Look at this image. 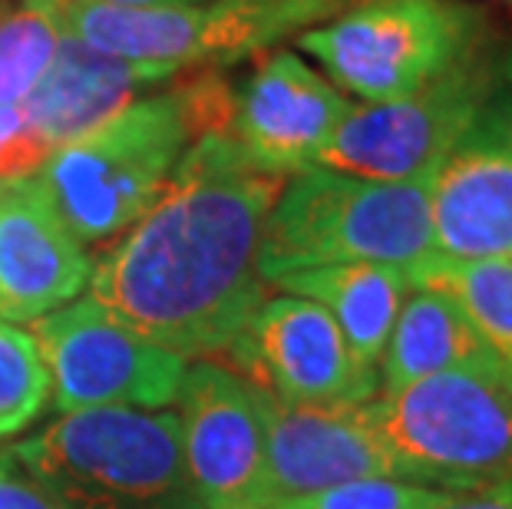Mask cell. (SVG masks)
<instances>
[{
  "label": "cell",
  "instance_id": "1",
  "mask_svg": "<svg viewBox=\"0 0 512 509\" xmlns=\"http://www.w3.org/2000/svg\"><path fill=\"white\" fill-rule=\"evenodd\" d=\"M285 182L228 136L195 139L152 209L93 265L90 298L182 361L232 348L265 301L261 232Z\"/></svg>",
  "mask_w": 512,
  "mask_h": 509
},
{
  "label": "cell",
  "instance_id": "2",
  "mask_svg": "<svg viewBox=\"0 0 512 509\" xmlns=\"http://www.w3.org/2000/svg\"><path fill=\"white\" fill-rule=\"evenodd\" d=\"M433 258L430 182H374L311 166L288 176L261 232L258 272L390 265L413 275Z\"/></svg>",
  "mask_w": 512,
  "mask_h": 509
},
{
  "label": "cell",
  "instance_id": "3",
  "mask_svg": "<svg viewBox=\"0 0 512 509\" xmlns=\"http://www.w3.org/2000/svg\"><path fill=\"white\" fill-rule=\"evenodd\" d=\"M202 136L192 83H182L123 106L100 126L57 146L40 166L37 182L83 245L106 242L143 219L179 159Z\"/></svg>",
  "mask_w": 512,
  "mask_h": 509
},
{
  "label": "cell",
  "instance_id": "4",
  "mask_svg": "<svg viewBox=\"0 0 512 509\" xmlns=\"http://www.w3.org/2000/svg\"><path fill=\"white\" fill-rule=\"evenodd\" d=\"M7 453L63 509H205L169 410H76Z\"/></svg>",
  "mask_w": 512,
  "mask_h": 509
},
{
  "label": "cell",
  "instance_id": "5",
  "mask_svg": "<svg viewBox=\"0 0 512 509\" xmlns=\"http://www.w3.org/2000/svg\"><path fill=\"white\" fill-rule=\"evenodd\" d=\"M403 480L479 490L512 480V391L496 374L446 371L361 404Z\"/></svg>",
  "mask_w": 512,
  "mask_h": 509
},
{
  "label": "cell",
  "instance_id": "6",
  "mask_svg": "<svg viewBox=\"0 0 512 509\" xmlns=\"http://www.w3.org/2000/svg\"><path fill=\"white\" fill-rule=\"evenodd\" d=\"M483 34V10L466 0H357L324 27L304 30L298 47L334 86L390 103L483 57Z\"/></svg>",
  "mask_w": 512,
  "mask_h": 509
},
{
  "label": "cell",
  "instance_id": "7",
  "mask_svg": "<svg viewBox=\"0 0 512 509\" xmlns=\"http://www.w3.org/2000/svg\"><path fill=\"white\" fill-rule=\"evenodd\" d=\"M354 0H205L182 7H106L90 0H60L63 27L90 47L126 60L169 63H235L271 50L291 34L318 27Z\"/></svg>",
  "mask_w": 512,
  "mask_h": 509
},
{
  "label": "cell",
  "instance_id": "8",
  "mask_svg": "<svg viewBox=\"0 0 512 509\" xmlns=\"http://www.w3.org/2000/svg\"><path fill=\"white\" fill-rule=\"evenodd\" d=\"M60 414L100 407L162 410L176 404L185 364L93 298L43 314L30 328Z\"/></svg>",
  "mask_w": 512,
  "mask_h": 509
},
{
  "label": "cell",
  "instance_id": "9",
  "mask_svg": "<svg viewBox=\"0 0 512 509\" xmlns=\"http://www.w3.org/2000/svg\"><path fill=\"white\" fill-rule=\"evenodd\" d=\"M489 100L493 73L476 57L403 100L354 106L318 166L374 182H430Z\"/></svg>",
  "mask_w": 512,
  "mask_h": 509
},
{
  "label": "cell",
  "instance_id": "10",
  "mask_svg": "<svg viewBox=\"0 0 512 509\" xmlns=\"http://www.w3.org/2000/svg\"><path fill=\"white\" fill-rule=\"evenodd\" d=\"M232 354L268 397L288 407H357L380 391V371L354 357L321 305L265 298L232 341Z\"/></svg>",
  "mask_w": 512,
  "mask_h": 509
},
{
  "label": "cell",
  "instance_id": "11",
  "mask_svg": "<svg viewBox=\"0 0 512 509\" xmlns=\"http://www.w3.org/2000/svg\"><path fill=\"white\" fill-rule=\"evenodd\" d=\"M176 400L182 457L205 509H265V391L232 367L195 361Z\"/></svg>",
  "mask_w": 512,
  "mask_h": 509
},
{
  "label": "cell",
  "instance_id": "12",
  "mask_svg": "<svg viewBox=\"0 0 512 509\" xmlns=\"http://www.w3.org/2000/svg\"><path fill=\"white\" fill-rule=\"evenodd\" d=\"M433 255L512 258V103L489 100L430 179Z\"/></svg>",
  "mask_w": 512,
  "mask_h": 509
},
{
  "label": "cell",
  "instance_id": "13",
  "mask_svg": "<svg viewBox=\"0 0 512 509\" xmlns=\"http://www.w3.org/2000/svg\"><path fill=\"white\" fill-rule=\"evenodd\" d=\"M354 103L321 77L298 53L281 50L268 57L235 90V116L228 139L275 176H298L318 166Z\"/></svg>",
  "mask_w": 512,
  "mask_h": 509
},
{
  "label": "cell",
  "instance_id": "14",
  "mask_svg": "<svg viewBox=\"0 0 512 509\" xmlns=\"http://www.w3.org/2000/svg\"><path fill=\"white\" fill-rule=\"evenodd\" d=\"M90 278L93 258L37 176L7 182L0 192V318L34 324L76 301Z\"/></svg>",
  "mask_w": 512,
  "mask_h": 509
},
{
  "label": "cell",
  "instance_id": "15",
  "mask_svg": "<svg viewBox=\"0 0 512 509\" xmlns=\"http://www.w3.org/2000/svg\"><path fill=\"white\" fill-rule=\"evenodd\" d=\"M265 457L268 506L367 476L403 480L397 460L367 427L361 404L288 407L265 394Z\"/></svg>",
  "mask_w": 512,
  "mask_h": 509
},
{
  "label": "cell",
  "instance_id": "16",
  "mask_svg": "<svg viewBox=\"0 0 512 509\" xmlns=\"http://www.w3.org/2000/svg\"><path fill=\"white\" fill-rule=\"evenodd\" d=\"M176 73L182 70L169 63L126 60L90 47L67 30L50 70L17 110L43 143L57 149L86 129L100 126L123 106L136 103L143 90L172 80Z\"/></svg>",
  "mask_w": 512,
  "mask_h": 509
},
{
  "label": "cell",
  "instance_id": "17",
  "mask_svg": "<svg viewBox=\"0 0 512 509\" xmlns=\"http://www.w3.org/2000/svg\"><path fill=\"white\" fill-rule=\"evenodd\" d=\"M271 285L321 305L367 367H380L397 314L413 291L410 275L390 265H321L281 275Z\"/></svg>",
  "mask_w": 512,
  "mask_h": 509
},
{
  "label": "cell",
  "instance_id": "18",
  "mask_svg": "<svg viewBox=\"0 0 512 509\" xmlns=\"http://www.w3.org/2000/svg\"><path fill=\"white\" fill-rule=\"evenodd\" d=\"M377 371L380 391H397L446 371H486L499 377L470 318L437 288H413L407 295Z\"/></svg>",
  "mask_w": 512,
  "mask_h": 509
},
{
  "label": "cell",
  "instance_id": "19",
  "mask_svg": "<svg viewBox=\"0 0 512 509\" xmlns=\"http://www.w3.org/2000/svg\"><path fill=\"white\" fill-rule=\"evenodd\" d=\"M413 288L450 295L483 338L499 377L512 391V258L450 262L433 255L410 275Z\"/></svg>",
  "mask_w": 512,
  "mask_h": 509
},
{
  "label": "cell",
  "instance_id": "20",
  "mask_svg": "<svg viewBox=\"0 0 512 509\" xmlns=\"http://www.w3.org/2000/svg\"><path fill=\"white\" fill-rule=\"evenodd\" d=\"M63 34L60 0H20L0 14V106L17 110L34 93Z\"/></svg>",
  "mask_w": 512,
  "mask_h": 509
},
{
  "label": "cell",
  "instance_id": "21",
  "mask_svg": "<svg viewBox=\"0 0 512 509\" xmlns=\"http://www.w3.org/2000/svg\"><path fill=\"white\" fill-rule=\"evenodd\" d=\"M50 374L30 331L0 318V440L27 430L47 407Z\"/></svg>",
  "mask_w": 512,
  "mask_h": 509
},
{
  "label": "cell",
  "instance_id": "22",
  "mask_svg": "<svg viewBox=\"0 0 512 509\" xmlns=\"http://www.w3.org/2000/svg\"><path fill=\"white\" fill-rule=\"evenodd\" d=\"M450 493L453 490L410 483L400 476H367V480H351L331 490L275 500L268 509H433Z\"/></svg>",
  "mask_w": 512,
  "mask_h": 509
},
{
  "label": "cell",
  "instance_id": "23",
  "mask_svg": "<svg viewBox=\"0 0 512 509\" xmlns=\"http://www.w3.org/2000/svg\"><path fill=\"white\" fill-rule=\"evenodd\" d=\"M53 149L27 126L20 110L0 106V182L37 176Z\"/></svg>",
  "mask_w": 512,
  "mask_h": 509
},
{
  "label": "cell",
  "instance_id": "24",
  "mask_svg": "<svg viewBox=\"0 0 512 509\" xmlns=\"http://www.w3.org/2000/svg\"><path fill=\"white\" fill-rule=\"evenodd\" d=\"M0 509H63L37 476L4 450L0 453Z\"/></svg>",
  "mask_w": 512,
  "mask_h": 509
},
{
  "label": "cell",
  "instance_id": "25",
  "mask_svg": "<svg viewBox=\"0 0 512 509\" xmlns=\"http://www.w3.org/2000/svg\"><path fill=\"white\" fill-rule=\"evenodd\" d=\"M433 509H512V480L479 486V490L450 493Z\"/></svg>",
  "mask_w": 512,
  "mask_h": 509
},
{
  "label": "cell",
  "instance_id": "26",
  "mask_svg": "<svg viewBox=\"0 0 512 509\" xmlns=\"http://www.w3.org/2000/svg\"><path fill=\"white\" fill-rule=\"evenodd\" d=\"M90 4H106V7H129V10H149V7H182V4H202V0H90Z\"/></svg>",
  "mask_w": 512,
  "mask_h": 509
},
{
  "label": "cell",
  "instance_id": "27",
  "mask_svg": "<svg viewBox=\"0 0 512 509\" xmlns=\"http://www.w3.org/2000/svg\"><path fill=\"white\" fill-rule=\"evenodd\" d=\"M503 80L509 83V90H512V50L506 53V60H503ZM512 103V100H509Z\"/></svg>",
  "mask_w": 512,
  "mask_h": 509
},
{
  "label": "cell",
  "instance_id": "28",
  "mask_svg": "<svg viewBox=\"0 0 512 509\" xmlns=\"http://www.w3.org/2000/svg\"><path fill=\"white\" fill-rule=\"evenodd\" d=\"M4 186H7V182H0V192H4Z\"/></svg>",
  "mask_w": 512,
  "mask_h": 509
},
{
  "label": "cell",
  "instance_id": "29",
  "mask_svg": "<svg viewBox=\"0 0 512 509\" xmlns=\"http://www.w3.org/2000/svg\"><path fill=\"white\" fill-rule=\"evenodd\" d=\"M499 4H512V0H499Z\"/></svg>",
  "mask_w": 512,
  "mask_h": 509
}]
</instances>
